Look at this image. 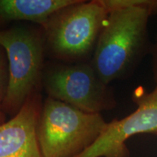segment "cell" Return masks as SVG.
<instances>
[{
    "mask_svg": "<svg viewBox=\"0 0 157 157\" xmlns=\"http://www.w3.org/2000/svg\"><path fill=\"white\" fill-rule=\"evenodd\" d=\"M109 14L101 0H76L55 12L41 26L46 53L57 61H87Z\"/></svg>",
    "mask_w": 157,
    "mask_h": 157,
    "instance_id": "2",
    "label": "cell"
},
{
    "mask_svg": "<svg viewBox=\"0 0 157 157\" xmlns=\"http://www.w3.org/2000/svg\"><path fill=\"white\" fill-rule=\"evenodd\" d=\"M42 104L40 91L36 92L15 117L0 126V157H42L37 140Z\"/></svg>",
    "mask_w": 157,
    "mask_h": 157,
    "instance_id": "7",
    "label": "cell"
},
{
    "mask_svg": "<svg viewBox=\"0 0 157 157\" xmlns=\"http://www.w3.org/2000/svg\"><path fill=\"white\" fill-rule=\"evenodd\" d=\"M42 86L49 98L84 112L101 113L117 106L113 90L90 61L50 63L44 66Z\"/></svg>",
    "mask_w": 157,
    "mask_h": 157,
    "instance_id": "5",
    "label": "cell"
},
{
    "mask_svg": "<svg viewBox=\"0 0 157 157\" xmlns=\"http://www.w3.org/2000/svg\"><path fill=\"white\" fill-rule=\"evenodd\" d=\"M137 109L121 119H114L95 142L76 157H130L126 141L134 135H157V87L148 93L142 87L132 93Z\"/></svg>",
    "mask_w": 157,
    "mask_h": 157,
    "instance_id": "6",
    "label": "cell"
},
{
    "mask_svg": "<svg viewBox=\"0 0 157 157\" xmlns=\"http://www.w3.org/2000/svg\"><path fill=\"white\" fill-rule=\"evenodd\" d=\"M156 15H157V9H156Z\"/></svg>",
    "mask_w": 157,
    "mask_h": 157,
    "instance_id": "11",
    "label": "cell"
},
{
    "mask_svg": "<svg viewBox=\"0 0 157 157\" xmlns=\"http://www.w3.org/2000/svg\"><path fill=\"white\" fill-rule=\"evenodd\" d=\"M151 53L152 55V70L154 74V81L156 82V87H157V35L155 43L151 46Z\"/></svg>",
    "mask_w": 157,
    "mask_h": 157,
    "instance_id": "10",
    "label": "cell"
},
{
    "mask_svg": "<svg viewBox=\"0 0 157 157\" xmlns=\"http://www.w3.org/2000/svg\"><path fill=\"white\" fill-rule=\"evenodd\" d=\"M0 45L9 65V85L3 111L13 118L42 87L45 50L40 25L17 23L0 31Z\"/></svg>",
    "mask_w": 157,
    "mask_h": 157,
    "instance_id": "3",
    "label": "cell"
},
{
    "mask_svg": "<svg viewBox=\"0 0 157 157\" xmlns=\"http://www.w3.org/2000/svg\"><path fill=\"white\" fill-rule=\"evenodd\" d=\"M75 1L0 0V31L21 22H31L42 26L55 12Z\"/></svg>",
    "mask_w": 157,
    "mask_h": 157,
    "instance_id": "8",
    "label": "cell"
},
{
    "mask_svg": "<svg viewBox=\"0 0 157 157\" xmlns=\"http://www.w3.org/2000/svg\"><path fill=\"white\" fill-rule=\"evenodd\" d=\"M9 85V65L7 54L0 45V126L6 122V114L3 104L7 95Z\"/></svg>",
    "mask_w": 157,
    "mask_h": 157,
    "instance_id": "9",
    "label": "cell"
},
{
    "mask_svg": "<svg viewBox=\"0 0 157 157\" xmlns=\"http://www.w3.org/2000/svg\"><path fill=\"white\" fill-rule=\"evenodd\" d=\"M108 123L90 113L48 97L42 104L37 140L42 157H76L92 146Z\"/></svg>",
    "mask_w": 157,
    "mask_h": 157,
    "instance_id": "4",
    "label": "cell"
},
{
    "mask_svg": "<svg viewBox=\"0 0 157 157\" xmlns=\"http://www.w3.org/2000/svg\"><path fill=\"white\" fill-rule=\"evenodd\" d=\"M148 7H132L109 13L90 60L105 84L132 75L144 57L151 52Z\"/></svg>",
    "mask_w": 157,
    "mask_h": 157,
    "instance_id": "1",
    "label": "cell"
}]
</instances>
